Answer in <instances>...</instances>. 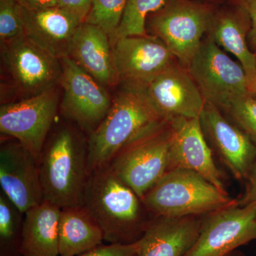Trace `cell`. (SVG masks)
I'll return each instance as SVG.
<instances>
[{
  "label": "cell",
  "instance_id": "1",
  "mask_svg": "<svg viewBox=\"0 0 256 256\" xmlns=\"http://www.w3.org/2000/svg\"><path fill=\"white\" fill-rule=\"evenodd\" d=\"M38 168L45 201L60 208L82 206L92 173L87 134L66 120L54 126Z\"/></svg>",
  "mask_w": 256,
  "mask_h": 256
},
{
  "label": "cell",
  "instance_id": "2",
  "mask_svg": "<svg viewBox=\"0 0 256 256\" xmlns=\"http://www.w3.org/2000/svg\"><path fill=\"white\" fill-rule=\"evenodd\" d=\"M84 206L100 225L108 244H130L140 238L152 220L142 200L110 165L92 170Z\"/></svg>",
  "mask_w": 256,
  "mask_h": 256
},
{
  "label": "cell",
  "instance_id": "3",
  "mask_svg": "<svg viewBox=\"0 0 256 256\" xmlns=\"http://www.w3.org/2000/svg\"><path fill=\"white\" fill-rule=\"evenodd\" d=\"M141 200L153 217L166 218L207 215L238 204L202 175L180 168L168 170Z\"/></svg>",
  "mask_w": 256,
  "mask_h": 256
},
{
  "label": "cell",
  "instance_id": "4",
  "mask_svg": "<svg viewBox=\"0 0 256 256\" xmlns=\"http://www.w3.org/2000/svg\"><path fill=\"white\" fill-rule=\"evenodd\" d=\"M164 120L142 96L122 87L105 118L88 136L92 171L109 165L124 146Z\"/></svg>",
  "mask_w": 256,
  "mask_h": 256
},
{
  "label": "cell",
  "instance_id": "5",
  "mask_svg": "<svg viewBox=\"0 0 256 256\" xmlns=\"http://www.w3.org/2000/svg\"><path fill=\"white\" fill-rule=\"evenodd\" d=\"M216 9L196 0H166L146 18V32L164 42L178 63L188 68L208 31Z\"/></svg>",
  "mask_w": 256,
  "mask_h": 256
},
{
  "label": "cell",
  "instance_id": "6",
  "mask_svg": "<svg viewBox=\"0 0 256 256\" xmlns=\"http://www.w3.org/2000/svg\"><path fill=\"white\" fill-rule=\"evenodd\" d=\"M172 136L170 121H162L124 146L109 164L140 198L170 170Z\"/></svg>",
  "mask_w": 256,
  "mask_h": 256
},
{
  "label": "cell",
  "instance_id": "7",
  "mask_svg": "<svg viewBox=\"0 0 256 256\" xmlns=\"http://www.w3.org/2000/svg\"><path fill=\"white\" fill-rule=\"evenodd\" d=\"M206 102L226 110L237 98L250 95L246 74L210 36L188 66Z\"/></svg>",
  "mask_w": 256,
  "mask_h": 256
},
{
  "label": "cell",
  "instance_id": "8",
  "mask_svg": "<svg viewBox=\"0 0 256 256\" xmlns=\"http://www.w3.org/2000/svg\"><path fill=\"white\" fill-rule=\"evenodd\" d=\"M63 97L60 114L88 136L100 126L108 114L114 98L107 88L92 78L68 56L60 60Z\"/></svg>",
  "mask_w": 256,
  "mask_h": 256
},
{
  "label": "cell",
  "instance_id": "9",
  "mask_svg": "<svg viewBox=\"0 0 256 256\" xmlns=\"http://www.w3.org/2000/svg\"><path fill=\"white\" fill-rule=\"evenodd\" d=\"M60 107L56 87L18 102L3 104L0 108L2 136L16 140L38 162Z\"/></svg>",
  "mask_w": 256,
  "mask_h": 256
},
{
  "label": "cell",
  "instance_id": "10",
  "mask_svg": "<svg viewBox=\"0 0 256 256\" xmlns=\"http://www.w3.org/2000/svg\"><path fill=\"white\" fill-rule=\"evenodd\" d=\"M124 88L142 96L156 114L168 121L176 118H200L206 104L188 68L178 62L150 80Z\"/></svg>",
  "mask_w": 256,
  "mask_h": 256
},
{
  "label": "cell",
  "instance_id": "11",
  "mask_svg": "<svg viewBox=\"0 0 256 256\" xmlns=\"http://www.w3.org/2000/svg\"><path fill=\"white\" fill-rule=\"evenodd\" d=\"M206 216L196 242L184 256H226L256 240V203L234 205Z\"/></svg>",
  "mask_w": 256,
  "mask_h": 256
},
{
  "label": "cell",
  "instance_id": "12",
  "mask_svg": "<svg viewBox=\"0 0 256 256\" xmlns=\"http://www.w3.org/2000/svg\"><path fill=\"white\" fill-rule=\"evenodd\" d=\"M1 56L22 99L40 95L60 84V60L37 46L26 36L1 45Z\"/></svg>",
  "mask_w": 256,
  "mask_h": 256
},
{
  "label": "cell",
  "instance_id": "13",
  "mask_svg": "<svg viewBox=\"0 0 256 256\" xmlns=\"http://www.w3.org/2000/svg\"><path fill=\"white\" fill-rule=\"evenodd\" d=\"M0 186L23 213L44 201L38 160L16 140L4 136L0 144Z\"/></svg>",
  "mask_w": 256,
  "mask_h": 256
},
{
  "label": "cell",
  "instance_id": "14",
  "mask_svg": "<svg viewBox=\"0 0 256 256\" xmlns=\"http://www.w3.org/2000/svg\"><path fill=\"white\" fill-rule=\"evenodd\" d=\"M112 46L119 84L124 88L146 82L178 62L164 42L149 34L122 37Z\"/></svg>",
  "mask_w": 256,
  "mask_h": 256
},
{
  "label": "cell",
  "instance_id": "15",
  "mask_svg": "<svg viewBox=\"0 0 256 256\" xmlns=\"http://www.w3.org/2000/svg\"><path fill=\"white\" fill-rule=\"evenodd\" d=\"M200 122L207 142L234 178L246 181L256 158V146L220 109L206 102Z\"/></svg>",
  "mask_w": 256,
  "mask_h": 256
},
{
  "label": "cell",
  "instance_id": "16",
  "mask_svg": "<svg viewBox=\"0 0 256 256\" xmlns=\"http://www.w3.org/2000/svg\"><path fill=\"white\" fill-rule=\"evenodd\" d=\"M170 124L172 130L170 170H192L222 191L226 192L223 175L215 164L200 118H176L170 120Z\"/></svg>",
  "mask_w": 256,
  "mask_h": 256
},
{
  "label": "cell",
  "instance_id": "17",
  "mask_svg": "<svg viewBox=\"0 0 256 256\" xmlns=\"http://www.w3.org/2000/svg\"><path fill=\"white\" fill-rule=\"evenodd\" d=\"M215 10L208 36L218 46L236 57L246 74L250 95L256 85L255 52L249 48L247 38L250 31V18L246 12L235 1Z\"/></svg>",
  "mask_w": 256,
  "mask_h": 256
},
{
  "label": "cell",
  "instance_id": "18",
  "mask_svg": "<svg viewBox=\"0 0 256 256\" xmlns=\"http://www.w3.org/2000/svg\"><path fill=\"white\" fill-rule=\"evenodd\" d=\"M67 56L104 86L119 84L110 37L95 25H79Z\"/></svg>",
  "mask_w": 256,
  "mask_h": 256
},
{
  "label": "cell",
  "instance_id": "19",
  "mask_svg": "<svg viewBox=\"0 0 256 256\" xmlns=\"http://www.w3.org/2000/svg\"><path fill=\"white\" fill-rule=\"evenodd\" d=\"M21 14L28 40L58 60L68 56L80 20L58 6L40 10L21 6Z\"/></svg>",
  "mask_w": 256,
  "mask_h": 256
},
{
  "label": "cell",
  "instance_id": "20",
  "mask_svg": "<svg viewBox=\"0 0 256 256\" xmlns=\"http://www.w3.org/2000/svg\"><path fill=\"white\" fill-rule=\"evenodd\" d=\"M202 220L153 217L136 242L138 256H184L196 242Z\"/></svg>",
  "mask_w": 256,
  "mask_h": 256
},
{
  "label": "cell",
  "instance_id": "21",
  "mask_svg": "<svg viewBox=\"0 0 256 256\" xmlns=\"http://www.w3.org/2000/svg\"><path fill=\"white\" fill-rule=\"evenodd\" d=\"M62 208L48 201L24 213L22 256H58Z\"/></svg>",
  "mask_w": 256,
  "mask_h": 256
},
{
  "label": "cell",
  "instance_id": "22",
  "mask_svg": "<svg viewBox=\"0 0 256 256\" xmlns=\"http://www.w3.org/2000/svg\"><path fill=\"white\" fill-rule=\"evenodd\" d=\"M104 233L92 214L82 206L60 210L58 226L60 256H77L102 245Z\"/></svg>",
  "mask_w": 256,
  "mask_h": 256
},
{
  "label": "cell",
  "instance_id": "23",
  "mask_svg": "<svg viewBox=\"0 0 256 256\" xmlns=\"http://www.w3.org/2000/svg\"><path fill=\"white\" fill-rule=\"evenodd\" d=\"M24 213L0 191V256H22Z\"/></svg>",
  "mask_w": 256,
  "mask_h": 256
},
{
  "label": "cell",
  "instance_id": "24",
  "mask_svg": "<svg viewBox=\"0 0 256 256\" xmlns=\"http://www.w3.org/2000/svg\"><path fill=\"white\" fill-rule=\"evenodd\" d=\"M166 0H128L124 16L111 44L120 38L148 34L146 20L152 13L158 11Z\"/></svg>",
  "mask_w": 256,
  "mask_h": 256
},
{
  "label": "cell",
  "instance_id": "25",
  "mask_svg": "<svg viewBox=\"0 0 256 256\" xmlns=\"http://www.w3.org/2000/svg\"><path fill=\"white\" fill-rule=\"evenodd\" d=\"M128 0H92L84 22L95 25L108 35L110 41L118 31Z\"/></svg>",
  "mask_w": 256,
  "mask_h": 256
},
{
  "label": "cell",
  "instance_id": "26",
  "mask_svg": "<svg viewBox=\"0 0 256 256\" xmlns=\"http://www.w3.org/2000/svg\"><path fill=\"white\" fill-rule=\"evenodd\" d=\"M228 119L244 131L256 146V98L252 95L237 98L224 111Z\"/></svg>",
  "mask_w": 256,
  "mask_h": 256
},
{
  "label": "cell",
  "instance_id": "27",
  "mask_svg": "<svg viewBox=\"0 0 256 256\" xmlns=\"http://www.w3.org/2000/svg\"><path fill=\"white\" fill-rule=\"evenodd\" d=\"M25 36L21 6L15 0H0V44Z\"/></svg>",
  "mask_w": 256,
  "mask_h": 256
},
{
  "label": "cell",
  "instance_id": "28",
  "mask_svg": "<svg viewBox=\"0 0 256 256\" xmlns=\"http://www.w3.org/2000/svg\"><path fill=\"white\" fill-rule=\"evenodd\" d=\"M136 242L130 244H108L77 256H138Z\"/></svg>",
  "mask_w": 256,
  "mask_h": 256
},
{
  "label": "cell",
  "instance_id": "29",
  "mask_svg": "<svg viewBox=\"0 0 256 256\" xmlns=\"http://www.w3.org/2000/svg\"><path fill=\"white\" fill-rule=\"evenodd\" d=\"M92 0H58V8L74 15L80 22H85Z\"/></svg>",
  "mask_w": 256,
  "mask_h": 256
},
{
  "label": "cell",
  "instance_id": "30",
  "mask_svg": "<svg viewBox=\"0 0 256 256\" xmlns=\"http://www.w3.org/2000/svg\"><path fill=\"white\" fill-rule=\"evenodd\" d=\"M246 12L250 18V26L248 38L256 50V0H234Z\"/></svg>",
  "mask_w": 256,
  "mask_h": 256
},
{
  "label": "cell",
  "instance_id": "31",
  "mask_svg": "<svg viewBox=\"0 0 256 256\" xmlns=\"http://www.w3.org/2000/svg\"><path fill=\"white\" fill-rule=\"evenodd\" d=\"M246 181V191L242 198L238 201L240 206H246L249 204L256 203V158Z\"/></svg>",
  "mask_w": 256,
  "mask_h": 256
},
{
  "label": "cell",
  "instance_id": "32",
  "mask_svg": "<svg viewBox=\"0 0 256 256\" xmlns=\"http://www.w3.org/2000/svg\"><path fill=\"white\" fill-rule=\"evenodd\" d=\"M28 10H40L58 6V0H15Z\"/></svg>",
  "mask_w": 256,
  "mask_h": 256
},
{
  "label": "cell",
  "instance_id": "33",
  "mask_svg": "<svg viewBox=\"0 0 256 256\" xmlns=\"http://www.w3.org/2000/svg\"><path fill=\"white\" fill-rule=\"evenodd\" d=\"M196 1L216 6L218 4H222L224 2H230L234 1V0H196Z\"/></svg>",
  "mask_w": 256,
  "mask_h": 256
},
{
  "label": "cell",
  "instance_id": "34",
  "mask_svg": "<svg viewBox=\"0 0 256 256\" xmlns=\"http://www.w3.org/2000/svg\"><path fill=\"white\" fill-rule=\"evenodd\" d=\"M226 256H245L242 252H236V250H234L233 252H230L228 255Z\"/></svg>",
  "mask_w": 256,
  "mask_h": 256
},
{
  "label": "cell",
  "instance_id": "35",
  "mask_svg": "<svg viewBox=\"0 0 256 256\" xmlns=\"http://www.w3.org/2000/svg\"><path fill=\"white\" fill-rule=\"evenodd\" d=\"M255 54H256V50H255ZM252 96H254V97L256 98V89L255 92H254V94H252Z\"/></svg>",
  "mask_w": 256,
  "mask_h": 256
}]
</instances>
